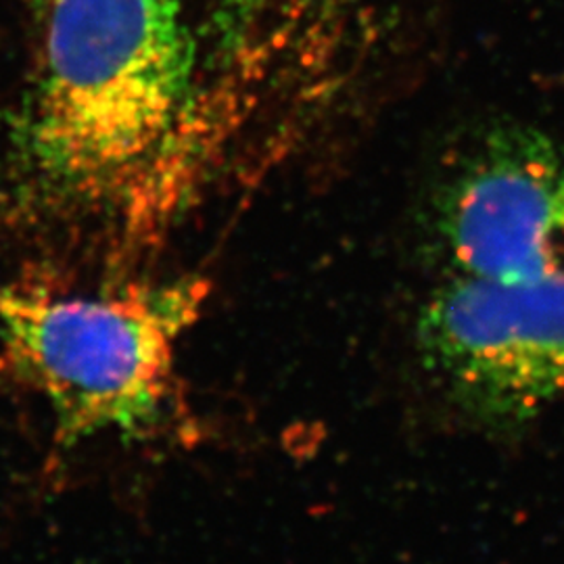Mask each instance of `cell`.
Instances as JSON below:
<instances>
[{"instance_id": "cell-3", "label": "cell", "mask_w": 564, "mask_h": 564, "mask_svg": "<svg viewBox=\"0 0 564 564\" xmlns=\"http://www.w3.org/2000/svg\"><path fill=\"white\" fill-rule=\"evenodd\" d=\"M419 343L468 410L531 419L564 400V272L521 281L454 274L424 303Z\"/></svg>"}, {"instance_id": "cell-5", "label": "cell", "mask_w": 564, "mask_h": 564, "mask_svg": "<svg viewBox=\"0 0 564 564\" xmlns=\"http://www.w3.org/2000/svg\"><path fill=\"white\" fill-rule=\"evenodd\" d=\"M214 23L226 51L239 48L249 39L270 0H212Z\"/></svg>"}, {"instance_id": "cell-4", "label": "cell", "mask_w": 564, "mask_h": 564, "mask_svg": "<svg viewBox=\"0 0 564 564\" xmlns=\"http://www.w3.org/2000/svg\"><path fill=\"white\" fill-rule=\"evenodd\" d=\"M435 224L454 274L564 272V142L524 126L487 132L445 178Z\"/></svg>"}, {"instance_id": "cell-1", "label": "cell", "mask_w": 564, "mask_h": 564, "mask_svg": "<svg viewBox=\"0 0 564 564\" xmlns=\"http://www.w3.org/2000/svg\"><path fill=\"white\" fill-rule=\"evenodd\" d=\"M195 57L181 0H51L21 134L42 191L90 209L142 197L191 118Z\"/></svg>"}, {"instance_id": "cell-2", "label": "cell", "mask_w": 564, "mask_h": 564, "mask_svg": "<svg viewBox=\"0 0 564 564\" xmlns=\"http://www.w3.org/2000/svg\"><path fill=\"white\" fill-rule=\"evenodd\" d=\"M207 291L202 279L84 297L0 284L2 356L48 403L61 444L144 435L170 405L176 345Z\"/></svg>"}]
</instances>
